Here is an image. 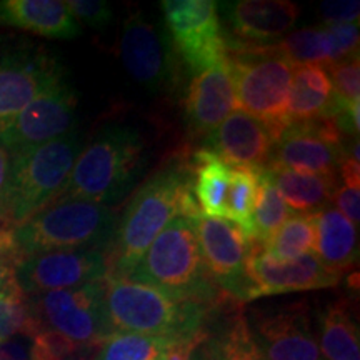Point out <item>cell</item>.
<instances>
[{
	"label": "cell",
	"mask_w": 360,
	"mask_h": 360,
	"mask_svg": "<svg viewBox=\"0 0 360 360\" xmlns=\"http://www.w3.org/2000/svg\"><path fill=\"white\" fill-rule=\"evenodd\" d=\"M192 191L188 162H170L142 184L130 199L122 219L117 220L112 244L107 250L109 276L125 277L143 252L175 217L200 215Z\"/></svg>",
	"instance_id": "obj_1"
},
{
	"label": "cell",
	"mask_w": 360,
	"mask_h": 360,
	"mask_svg": "<svg viewBox=\"0 0 360 360\" xmlns=\"http://www.w3.org/2000/svg\"><path fill=\"white\" fill-rule=\"evenodd\" d=\"M147 165L141 130L109 124L82 147L58 199L90 200L115 205L135 187Z\"/></svg>",
	"instance_id": "obj_2"
},
{
	"label": "cell",
	"mask_w": 360,
	"mask_h": 360,
	"mask_svg": "<svg viewBox=\"0 0 360 360\" xmlns=\"http://www.w3.org/2000/svg\"><path fill=\"white\" fill-rule=\"evenodd\" d=\"M103 302L112 334H142L179 342L199 337L205 330L209 315L217 309L110 276L105 278Z\"/></svg>",
	"instance_id": "obj_3"
},
{
	"label": "cell",
	"mask_w": 360,
	"mask_h": 360,
	"mask_svg": "<svg viewBox=\"0 0 360 360\" xmlns=\"http://www.w3.org/2000/svg\"><path fill=\"white\" fill-rule=\"evenodd\" d=\"M122 278L146 283L175 299L212 307L229 300L207 274L193 219L184 215L175 217L157 236Z\"/></svg>",
	"instance_id": "obj_4"
},
{
	"label": "cell",
	"mask_w": 360,
	"mask_h": 360,
	"mask_svg": "<svg viewBox=\"0 0 360 360\" xmlns=\"http://www.w3.org/2000/svg\"><path fill=\"white\" fill-rule=\"evenodd\" d=\"M77 129L42 146L11 154V172L2 204L0 227L13 231L58 197L82 150Z\"/></svg>",
	"instance_id": "obj_5"
},
{
	"label": "cell",
	"mask_w": 360,
	"mask_h": 360,
	"mask_svg": "<svg viewBox=\"0 0 360 360\" xmlns=\"http://www.w3.org/2000/svg\"><path fill=\"white\" fill-rule=\"evenodd\" d=\"M110 207L80 199H58L12 231L20 260L53 250H109L117 227Z\"/></svg>",
	"instance_id": "obj_6"
},
{
	"label": "cell",
	"mask_w": 360,
	"mask_h": 360,
	"mask_svg": "<svg viewBox=\"0 0 360 360\" xmlns=\"http://www.w3.org/2000/svg\"><path fill=\"white\" fill-rule=\"evenodd\" d=\"M238 110L259 119L281 134L289 124L287 101L294 77V65L277 51L276 44L264 47H227Z\"/></svg>",
	"instance_id": "obj_7"
},
{
	"label": "cell",
	"mask_w": 360,
	"mask_h": 360,
	"mask_svg": "<svg viewBox=\"0 0 360 360\" xmlns=\"http://www.w3.org/2000/svg\"><path fill=\"white\" fill-rule=\"evenodd\" d=\"M103 295L105 281L77 289L45 292L29 299L40 328L56 332L77 347H97L112 335Z\"/></svg>",
	"instance_id": "obj_8"
},
{
	"label": "cell",
	"mask_w": 360,
	"mask_h": 360,
	"mask_svg": "<svg viewBox=\"0 0 360 360\" xmlns=\"http://www.w3.org/2000/svg\"><path fill=\"white\" fill-rule=\"evenodd\" d=\"M244 317L265 360H323L307 300L254 305Z\"/></svg>",
	"instance_id": "obj_9"
},
{
	"label": "cell",
	"mask_w": 360,
	"mask_h": 360,
	"mask_svg": "<svg viewBox=\"0 0 360 360\" xmlns=\"http://www.w3.org/2000/svg\"><path fill=\"white\" fill-rule=\"evenodd\" d=\"M160 6L175 52L193 75L227 60L217 2L167 0Z\"/></svg>",
	"instance_id": "obj_10"
},
{
	"label": "cell",
	"mask_w": 360,
	"mask_h": 360,
	"mask_svg": "<svg viewBox=\"0 0 360 360\" xmlns=\"http://www.w3.org/2000/svg\"><path fill=\"white\" fill-rule=\"evenodd\" d=\"M197 238L210 281L222 295L237 304L250 302V281L247 272L252 242L231 220L205 215L193 217Z\"/></svg>",
	"instance_id": "obj_11"
},
{
	"label": "cell",
	"mask_w": 360,
	"mask_h": 360,
	"mask_svg": "<svg viewBox=\"0 0 360 360\" xmlns=\"http://www.w3.org/2000/svg\"><path fill=\"white\" fill-rule=\"evenodd\" d=\"M335 119L290 122L274 142L267 169H285L314 175H337L347 155Z\"/></svg>",
	"instance_id": "obj_12"
},
{
	"label": "cell",
	"mask_w": 360,
	"mask_h": 360,
	"mask_svg": "<svg viewBox=\"0 0 360 360\" xmlns=\"http://www.w3.org/2000/svg\"><path fill=\"white\" fill-rule=\"evenodd\" d=\"M107 276L109 259L107 252L101 249L44 252L24 257L15 267L17 283L27 297L77 289L105 281Z\"/></svg>",
	"instance_id": "obj_13"
},
{
	"label": "cell",
	"mask_w": 360,
	"mask_h": 360,
	"mask_svg": "<svg viewBox=\"0 0 360 360\" xmlns=\"http://www.w3.org/2000/svg\"><path fill=\"white\" fill-rule=\"evenodd\" d=\"M120 57L135 82L150 92L172 90L177 82V52L167 34L135 12L124 22Z\"/></svg>",
	"instance_id": "obj_14"
},
{
	"label": "cell",
	"mask_w": 360,
	"mask_h": 360,
	"mask_svg": "<svg viewBox=\"0 0 360 360\" xmlns=\"http://www.w3.org/2000/svg\"><path fill=\"white\" fill-rule=\"evenodd\" d=\"M75 109L77 94L64 79L0 127V146L13 154L62 137L75 129Z\"/></svg>",
	"instance_id": "obj_15"
},
{
	"label": "cell",
	"mask_w": 360,
	"mask_h": 360,
	"mask_svg": "<svg viewBox=\"0 0 360 360\" xmlns=\"http://www.w3.org/2000/svg\"><path fill=\"white\" fill-rule=\"evenodd\" d=\"M67 79L57 58L40 49H17L0 56V127Z\"/></svg>",
	"instance_id": "obj_16"
},
{
	"label": "cell",
	"mask_w": 360,
	"mask_h": 360,
	"mask_svg": "<svg viewBox=\"0 0 360 360\" xmlns=\"http://www.w3.org/2000/svg\"><path fill=\"white\" fill-rule=\"evenodd\" d=\"M247 272L250 281V302L262 297L330 289L342 277L327 269L314 252L304 257L278 262L264 254L259 244H252Z\"/></svg>",
	"instance_id": "obj_17"
},
{
	"label": "cell",
	"mask_w": 360,
	"mask_h": 360,
	"mask_svg": "<svg viewBox=\"0 0 360 360\" xmlns=\"http://www.w3.org/2000/svg\"><path fill=\"white\" fill-rule=\"evenodd\" d=\"M232 40L227 47H264L283 39L299 19V6L289 0H238L225 4Z\"/></svg>",
	"instance_id": "obj_18"
},
{
	"label": "cell",
	"mask_w": 360,
	"mask_h": 360,
	"mask_svg": "<svg viewBox=\"0 0 360 360\" xmlns=\"http://www.w3.org/2000/svg\"><path fill=\"white\" fill-rule=\"evenodd\" d=\"M277 135L259 119L236 109L205 137V148L231 167L262 170L267 167Z\"/></svg>",
	"instance_id": "obj_19"
},
{
	"label": "cell",
	"mask_w": 360,
	"mask_h": 360,
	"mask_svg": "<svg viewBox=\"0 0 360 360\" xmlns=\"http://www.w3.org/2000/svg\"><path fill=\"white\" fill-rule=\"evenodd\" d=\"M186 122L193 135L207 137L237 109L227 60L195 74L186 92Z\"/></svg>",
	"instance_id": "obj_20"
},
{
	"label": "cell",
	"mask_w": 360,
	"mask_h": 360,
	"mask_svg": "<svg viewBox=\"0 0 360 360\" xmlns=\"http://www.w3.org/2000/svg\"><path fill=\"white\" fill-rule=\"evenodd\" d=\"M357 24H326L307 27L283 37L276 44L292 65L315 64L327 67L359 52Z\"/></svg>",
	"instance_id": "obj_21"
},
{
	"label": "cell",
	"mask_w": 360,
	"mask_h": 360,
	"mask_svg": "<svg viewBox=\"0 0 360 360\" xmlns=\"http://www.w3.org/2000/svg\"><path fill=\"white\" fill-rule=\"evenodd\" d=\"M0 25L57 40L75 39L82 32L67 4L60 0H2Z\"/></svg>",
	"instance_id": "obj_22"
},
{
	"label": "cell",
	"mask_w": 360,
	"mask_h": 360,
	"mask_svg": "<svg viewBox=\"0 0 360 360\" xmlns=\"http://www.w3.org/2000/svg\"><path fill=\"white\" fill-rule=\"evenodd\" d=\"M332 82L322 65H294V77L287 101V120L305 122L315 119H334Z\"/></svg>",
	"instance_id": "obj_23"
},
{
	"label": "cell",
	"mask_w": 360,
	"mask_h": 360,
	"mask_svg": "<svg viewBox=\"0 0 360 360\" xmlns=\"http://www.w3.org/2000/svg\"><path fill=\"white\" fill-rule=\"evenodd\" d=\"M314 254L327 269L342 274L352 269L359 259L357 227L337 209L317 214V242Z\"/></svg>",
	"instance_id": "obj_24"
},
{
	"label": "cell",
	"mask_w": 360,
	"mask_h": 360,
	"mask_svg": "<svg viewBox=\"0 0 360 360\" xmlns=\"http://www.w3.org/2000/svg\"><path fill=\"white\" fill-rule=\"evenodd\" d=\"M317 342L327 360H360V339L354 305L347 299L328 302L317 315Z\"/></svg>",
	"instance_id": "obj_25"
},
{
	"label": "cell",
	"mask_w": 360,
	"mask_h": 360,
	"mask_svg": "<svg viewBox=\"0 0 360 360\" xmlns=\"http://www.w3.org/2000/svg\"><path fill=\"white\" fill-rule=\"evenodd\" d=\"M192 172V191L202 215L227 219V195L232 167L209 148L193 152L188 162Z\"/></svg>",
	"instance_id": "obj_26"
},
{
	"label": "cell",
	"mask_w": 360,
	"mask_h": 360,
	"mask_svg": "<svg viewBox=\"0 0 360 360\" xmlns=\"http://www.w3.org/2000/svg\"><path fill=\"white\" fill-rule=\"evenodd\" d=\"M192 360H265L247 327L244 309L233 307L193 350Z\"/></svg>",
	"instance_id": "obj_27"
},
{
	"label": "cell",
	"mask_w": 360,
	"mask_h": 360,
	"mask_svg": "<svg viewBox=\"0 0 360 360\" xmlns=\"http://www.w3.org/2000/svg\"><path fill=\"white\" fill-rule=\"evenodd\" d=\"M269 170L282 199L294 214H317L332 202L337 175H314L285 169Z\"/></svg>",
	"instance_id": "obj_28"
},
{
	"label": "cell",
	"mask_w": 360,
	"mask_h": 360,
	"mask_svg": "<svg viewBox=\"0 0 360 360\" xmlns=\"http://www.w3.org/2000/svg\"><path fill=\"white\" fill-rule=\"evenodd\" d=\"M317 214H292L260 249L278 262L312 254L317 242Z\"/></svg>",
	"instance_id": "obj_29"
},
{
	"label": "cell",
	"mask_w": 360,
	"mask_h": 360,
	"mask_svg": "<svg viewBox=\"0 0 360 360\" xmlns=\"http://www.w3.org/2000/svg\"><path fill=\"white\" fill-rule=\"evenodd\" d=\"M292 214L294 212L282 199L281 192L274 184L270 170H260V191L249 233H247L249 240L252 244H265L290 219Z\"/></svg>",
	"instance_id": "obj_30"
},
{
	"label": "cell",
	"mask_w": 360,
	"mask_h": 360,
	"mask_svg": "<svg viewBox=\"0 0 360 360\" xmlns=\"http://www.w3.org/2000/svg\"><path fill=\"white\" fill-rule=\"evenodd\" d=\"M174 342L179 340L142 334H112L94 350V360H159Z\"/></svg>",
	"instance_id": "obj_31"
},
{
	"label": "cell",
	"mask_w": 360,
	"mask_h": 360,
	"mask_svg": "<svg viewBox=\"0 0 360 360\" xmlns=\"http://www.w3.org/2000/svg\"><path fill=\"white\" fill-rule=\"evenodd\" d=\"M260 191V170L232 167L227 195V219L249 233Z\"/></svg>",
	"instance_id": "obj_32"
},
{
	"label": "cell",
	"mask_w": 360,
	"mask_h": 360,
	"mask_svg": "<svg viewBox=\"0 0 360 360\" xmlns=\"http://www.w3.org/2000/svg\"><path fill=\"white\" fill-rule=\"evenodd\" d=\"M40 330L32 304L24 292L17 289L0 295V344L13 337H34Z\"/></svg>",
	"instance_id": "obj_33"
},
{
	"label": "cell",
	"mask_w": 360,
	"mask_h": 360,
	"mask_svg": "<svg viewBox=\"0 0 360 360\" xmlns=\"http://www.w3.org/2000/svg\"><path fill=\"white\" fill-rule=\"evenodd\" d=\"M65 4L79 24L84 22L92 29H105L114 20L110 4L103 0H69Z\"/></svg>",
	"instance_id": "obj_34"
},
{
	"label": "cell",
	"mask_w": 360,
	"mask_h": 360,
	"mask_svg": "<svg viewBox=\"0 0 360 360\" xmlns=\"http://www.w3.org/2000/svg\"><path fill=\"white\" fill-rule=\"evenodd\" d=\"M360 186H352V184L342 182V186L337 184L332 202H335L337 210L349 219L355 227L360 222Z\"/></svg>",
	"instance_id": "obj_35"
},
{
	"label": "cell",
	"mask_w": 360,
	"mask_h": 360,
	"mask_svg": "<svg viewBox=\"0 0 360 360\" xmlns=\"http://www.w3.org/2000/svg\"><path fill=\"white\" fill-rule=\"evenodd\" d=\"M321 13L326 24H357L360 4L355 2H323Z\"/></svg>",
	"instance_id": "obj_36"
},
{
	"label": "cell",
	"mask_w": 360,
	"mask_h": 360,
	"mask_svg": "<svg viewBox=\"0 0 360 360\" xmlns=\"http://www.w3.org/2000/svg\"><path fill=\"white\" fill-rule=\"evenodd\" d=\"M0 360H32V337H13L0 344Z\"/></svg>",
	"instance_id": "obj_37"
},
{
	"label": "cell",
	"mask_w": 360,
	"mask_h": 360,
	"mask_svg": "<svg viewBox=\"0 0 360 360\" xmlns=\"http://www.w3.org/2000/svg\"><path fill=\"white\" fill-rule=\"evenodd\" d=\"M15 267V259L8 257L6 254H0V295L20 289L19 283H17Z\"/></svg>",
	"instance_id": "obj_38"
},
{
	"label": "cell",
	"mask_w": 360,
	"mask_h": 360,
	"mask_svg": "<svg viewBox=\"0 0 360 360\" xmlns=\"http://www.w3.org/2000/svg\"><path fill=\"white\" fill-rule=\"evenodd\" d=\"M8 172H11V154L0 146V204H2L4 193H6Z\"/></svg>",
	"instance_id": "obj_39"
},
{
	"label": "cell",
	"mask_w": 360,
	"mask_h": 360,
	"mask_svg": "<svg viewBox=\"0 0 360 360\" xmlns=\"http://www.w3.org/2000/svg\"><path fill=\"white\" fill-rule=\"evenodd\" d=\"M94 350L96 347H82L74 352L67 360H94Z\"/></svg>",
	"instance_id": "obj_40"
}]
</instances>
